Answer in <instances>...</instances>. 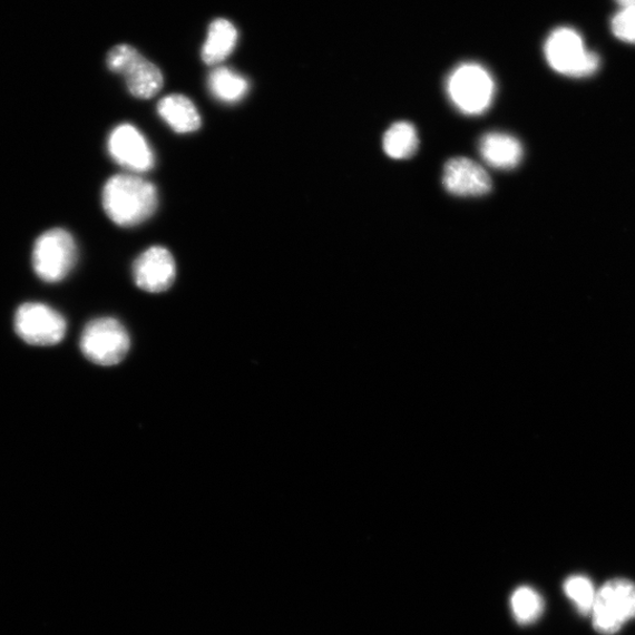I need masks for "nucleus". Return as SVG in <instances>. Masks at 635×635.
Here are the masks:
<instances>
[{
  "instance_id": "nucleus-20",
  "label": "nucleus",
  "mask_w": 635,
  "mask_h": 635,
  "mask_svg": "<svg viewBox=\"0 0 635 635\" xmlns=\"http://www.w3.org/2000/svg\"><path fill=\"white\" fill-rule=\"evenodd\" d=\"M617 3L623 8H635V0H617Z\"/></svg>"
},
{
  "instance_id": "nucleus-10",
  "label": "nucleus",
  "mask_w": 635,
  "mask_h": 635,
  "mask_svg": "<svg viewBox=\"0 0 635 635\" xmlns=\"http://www.w3.org/2000/svg\"><path fill=\"white\" fill-rule=\"evenodd\" d=\"M177 266L173 253L162 246H153L140 254L134 264L136 285L143 291L162 293L176 281Z\"/></svg>"
},
{
  "instance_id": "nucleus-4",
  "label": "nucleus",
  "mask_w": 635,
  "mask_h": 635,
  "mask_svg": "<svg viewBox=\"0 0 635 635\" xmlns=\"http://www.w3.org/2000/svg\"><path fill=\"white\" fill-rule=\"evenodd\" d=\"M130 335L115 318H98L84 329L80 350L91 363L114 367L129 353Z\"/></svg>"
},
{
  "instance_id": "nucleus-17",
  "label": "nucleus",
  "mask_w": 635,
  "mask_h": 635,
  "mask_svg": "<svg viewBox=\"0 0 635 635\" xmlns=\"http://www.w3.org/2000/svg\"><path fill=\"white\" fill-rule=\"evenodd\" d=\"M511 608L515 619L520 625H531L543 616L545 604L534 588L519 587L511 597Z\"/></svg>"
},
{
  "instance_id": "nucleus-5",
  "label": "nucleus",
  "mask_w": 635,
  "mask_h": 635,
  "mask_svg": "<svg viewBox=\"0 0 635 635\" xmlns=\"http://www.w3.org/2000/svg\"><path fill=\"white\" fill-rule=\"evenodd\" d=\"M590 616L598 633H618L627 622L635 619V583L621 578L607 582L597 590Z\"/></svg>"
},
{
  "instance_id": "nucleus-14",
  "label": "nucleus",
  "mask_w": 635,
  "mask_h": 635,
  "mask_svg": "<svg viewBox=\"0 0 635 635\" xmlns=\"http://www.w3.org/2000/svg\"><path fill=\"white\" fill-rule=\"evenodd\" d=\"M238 40V31L226 19L212 21L207 39L202 49V58L206 66H218L235 50Z\"/></svg>"
},
{
  "instance_id": "nucleus-12",
  "label": "nucleus",
  "mask_w": 635,
  "mask_h": 635,
  "mask_svg": "<svg viewBox=\"0 0 635 635\" xmlns=\"http://www.w3.org/2000/svg\"><path fill=\"white\" fill-rule=\"evenodd\" d=\"M479 153L486 164L498 169H512L522 159L520 141L508 134L490 133L479 141Z\"/></svg>"
},
{
  "instance_id": "nucleus-8",
  "label": "nucleus",
  "mask_w": 635,
  "mask_h": 635,
  "mask_svg": "<svg viewBox=\"0 0 635 635\" xmlns=\"http://www.w3.org/2000/svg\"><path fill=\"white\" fill-rule=\"evenodd\" d=\"M67 329L66 318L47 304L27 303L19 306L14 314V330L30 345L59 344Z\"/></svg>"
},
{
  "instance_id": "nucleus-11",
  "label": "nucleus",
  "mask_w": 635,
  "mask_h": 635,
  "mask_svg": "<svg viewBox=\"0 0 635 635\" xmlns=\"http://www.w3.org/2000/svg\"><path fill=\"white\" fill-rule=\"evenodd\" d=\"M442 184L451 195L459 197H480L492 189V180L478 163L457 157L443 167Z\"/></svg>"
},
{
  "instance_id": "nucleus-7",
  "label": "nucleus",
  "mask_w": 635,
  "mask_h": 635,
  "mask_svg": "<svg viewBox=\"0 0 635 635\" xmlns=\"http://www.w3.org/2000/svg\"><path fill=\"white\" fill-rule=\"evenodd\" d=\"M106 63L110 71L124 77L127 89L136 98L150 99L163 89L160 70L130 46L115 47L106 58Z\"/></svg>"
},
{
  "instance_id": "nucleus-3",
  "label": "nucleus",
  "mask_w": 635,
  "mask_h": 635,
  "mask_svg": "<svg viewBox=\"0 0 635 635\" xmlns=\"http://www.w3.org/2000/svg\"><path fill=\"white\" fill-rule=\"evenodd\" d=\"M447 90L460 113L479 116L490 109L496 84L489 71L478 63H462L448 79Z\"/></svg>"
},
{
  "instance_id": "nucleus-2",
  "label": "nucleus",
  "mask_w": 635,
  "mask_h": 635,
  "mask_svg": "<svg viewBox=\"0 0 635 635\" xmlns=\"http://www.w3.org/2000/svg\"><path fill=\"white\" fill-rule=\"evenodd\" d=\"M78 256L77 243L63 228H51L38 237L32 250V267L42 282L55 284L66 280Z\"/></svg>"
},
{
  "instance_id": "nucleus-15",
  "label": "nucleus",
  "mask_w": 635,
  "mask_h": 635,
  "mask_svg": "<svg viewBox=\"0 0 635 635\" xmlns=\"http://www.w3.org/2000/svg\"><path fill=\"white\" fill-rule=\"evenodd\" d=\"M208 90L215 98L226 104H236L248 92V81L228 68H217L208 76Z\"/></svg>"
},
{
  "instance_id": "nucleus-13",
  "label": "nucleus",
  "mask_w": 635,
  "mask_h": 635,
  "mask_svg": "<svg viewBox=\"0 0 635 635\" xmlns=\"http://www.w3.org/2000/svg\"><path fill=\"white\" fill-rule=\"evenodd\" d=\"M160 118L180 135L199 130L202 118L193 100L183 95H169L158 102Z\"/></svg>"
},
{
  "instance_id": "nucleus-9",
  "label": "nucleus",
  "mask_w": 635,
  "mask_h": 635,
  "mask_svg": "<svg viewBox=\"0 0 635 635\" xmlns=\"http://www.w3.org/2000/svg\"><path fill=\"white\" fill-rule=\"evenodd\" d=\"M106 145L114 162L134 175L152 172L155 166V154L150 144L131 124L116 126Z\"/></svg>"
},
{
  "instance_id": "nucleus-6",
  "label": "nucleus",
  "mask_w": 635,
  "mask_h": 635,
  "mask_svg": "<svg viewBox=\"0 0 635 635\" xmlns=\"http://www.w3.org/2000/svg\"><path fill=\"white\" fill-rule=\"evenodd\" d=\"M546 59L555 71L568 77H587L599 68V57L585 48L582 36L574 29L561 28L546 41Z\"/></svg>"
},
{
  "instance_id": "nucleus-19",
  "label": "nucleus",
  "mask_w": 635,
  "mask_h": 635,
  "mask_svg": "<svg viewBox=\"0 0 635 635\" xmlns=\"http://www.w3.org/2000/svg\"><path fill=\"white\" fill-rule=\"evenodd\" d=\"M612 31L623 41L635 42V8H623L614 16Z\"/></svg>"
},
{
  "instance_id": "nucleus-1",
  "label": "nucleus",
  "mask_w": 635,
  "mask_h": 635,
  "mask_svg": "<svg viewBox=\"0 0 635 635\" xmlns=\"http://www.w3.org/2000/svg\"><path fill=\"white\" fill-rule=\"evenodd\" d=\"M101 203L106 216L116 225L134 227L155 215L158 190L138 175H117L105 183Z\"/></svg>"
},
{
  "instance_id": "nucleus-18",
  "label": "nucleus",
  "mask_w": 635,
  "mask_h": 635,
  "mask_svg": "<svg viewBox=\"0 0 635 635\" xmlns=\"http://www.w3.org/2000/svg\"><path fill=\"white\" fill-rule=\"evenodd\" d=\"M565 595L574 603L582 614L588 616L595 605L597 590L595 585L584 576L569 577L564 585Z\"/></svg>"
},
{
  "instance_id": "nucleus-16",
  "label": "nucleus",
  "mask_w": 635,
  "mask_h": 635,
  "mask_svg": "<svg viewBox=\"0 0 635 635\" xmlns=\"http://www.w3.org/2000/svg\"><path fill=\"white\" fill-rule=\"evenodd\" d=\"M383 146L387 155L393 159L411 158L419 146L416 127L408 121L393 124L384 136Z\"/></svg>"
}]
</instances>
